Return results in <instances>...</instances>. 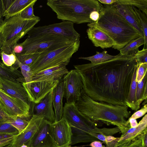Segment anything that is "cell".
<instances>
[{"instance_id": "1", "label": "cell", "mask_w": 147, "mask_h": 147, "mask_svg": "<svg viewBox=\"0 0 147 147\" xmlns=\"http://www.w3.org/2000/svg\"><path fill=\"white\" fill-rule=\"evenodd\" d=\"M138 65L134 55H122L97 64L74 65L81 78L82 90L93 99L126 106L132 78Z\"/></svg>"}, {"instance_id": "2", "label": "cell", "mask_w": 147, "mask_h": 147, "mask_svg": "<svg viewBox=\"0 0 147 147\" xmlns=\"http://www.w3.org/2000/svg\"><path fill=\"white\" fill-rule=\"evenodd\" d=\"M98 20L88 23L104 32L113 40L112 48L119 50L131 40L142 36L128 23L113 5H103Z\"/></svg>"}, {"instance_id": "3", "label": "cell", "mask_w": 147, "mask_h": 147, "mask_svg": "<svg viewBox=\"0 0 147 147\" xmlns=\"http://www.w3.org/2000/svg\"><path fill=\"white\" fill-rule=\"evenodd\" d=\"M75 105L79 111L94 121H101L117 127L122 134L130 127L126 124V119L131 112L127 106L114 105L95 100L81 90L80 97Z\"/></svg>"}, {"instance_id": "4", "label": "cell", "mask_w": 147, "mask_h": 147, "mask_svg": "<svg viewBox=\"0 0 147 147\" xmlns=\"http://www.w3.org/2000/svg\"><path fill=\"white\" fill-rule=\"evenodd\" d=\"M47 4L58 19L77 24L93 22L91 14L100 11L103 6L96 0H48Z\"/></svg>"}, {"instance_id": "5", "label": "cell", "mask_w": 147, "mask_h": 147, "mask_svg": "<svg viewBox=\"0 0 147 147\" xmlns=\"http://www.w3.org/2000/svg\"><path fill=\"white\" fill-rule=\"evenodd\" d=\"M39 17L31 19L22 18L20 13L5 18L0 25V49L5 53H13L15 45L40 20Z\"/></svg>"}, {"instance_id": "6", "label": "cell", "mask_w": 147, "mask_h": 147, "mask_svg": "<svg viewBox=\"0 0 147 147\" xmlns=\"http://www.w3.org/2000/svg\"><path fill=\"white\" fill-rule=\"evenodd\" d=\"M80 40L71 44L40 54L30 67L33 75L44 69L62 65H67L73 55L78 50Z\"/></svg>"}, {"instance_id": "7", "label": "cell", "mask_w": 147, "mask_h": 147, "mask_svg": "<svg viewBox=\"0 0 147 147\" xmlns=\"http://www.w3.org/2000/svg\"><path fill=\"white\" fill-rule=\"evenodd\" d=\"M76 41L57 34H48L35 36H28L24 42L20 43L23 47V50L19 55L40 54L52 51L71 44Z\"/></svg>"}, {"instance_id": "8", "label": "cell", "mask_w": 147, "mask_h": 147, "mask_svg": "<svg viewBox=\"0 0 147 147\" xmlns=\"http://www.w3.org/2000/svg\"><path fill=\"white\" fill-rule=\"evenodd\" d=\"M31 105L22 100L7 94L0 89V109L8 117L31 118Z\"/></svg>"}, {"instance_id": "9", "label": "cell", "mask_w": 147, "mask_h": 147, "mask_svg": "<svg viewBox=\"0 0 147 147\" xmlns=\"http://www.w3.org/2000/svg\"><path fill=\"white\" fill-rule=\"evenodd\" d=\"M48 34L61 35L74 41L80 40V34L75 29L74 24L67 21L34 27L27 34L28 36H35Z\"/></svg>"}, {"instance_id": "10", "label": "cell", "mask_w": 147, "mask_h": 147, "mask_svg": "<svg viewBox=\"0 0 147 147\" xmlns=\"http://www.w3.org/2000/svg\"><path fill=\"white\" fill-rule=\"evenodd\" d=\"M62 117L69 125L90 133L97 127V124L82 114L75 104H65L63 108Z\"/></svg>"}, {"instance_id": "11", "label": "cell", "mask_w": 147, "mask_h": 147, "mask_svg": "<svg viewBox=\"0 0 147 147\" xmlns=\"http://www.w3.org/2000/svg\"><path fill=\"white\" fill-rule=\"evenodd\" d=\"M64 96L68 104H75L80 99L83 84L81 77L77 71L72 69L63 78Z\"/></svg>"}, {"instance_id": "12", "label": "cell", "mask_w": 147, "mask_h": 147, "mask_svg": "<svg viewBox=\"0 0 147 147\" xmlns=\"http://www.w3.org/2000/svg\"><path fill=\"white\" fill-rule=\"evenodd\" d=\"M26 145L28 147H57L53 136L52 123L43 119L37 131Z\"/></svg>"}, {"instance_id": "13", "label": "cell", "mask_w": 147, "mask_h": 147, "mask_svg": "<svg viewBox=\"0 0 147 147\" xmlns=\"http://www.w3.org/2000/svg\"><path fill=\"white\" fill-rule=\"evenodd\" d=\"M61 80L55 81H31L28 84L24 83L22 84L28 93L30 101L37 104L53 90Z\"/></svg>"}, {"instance_id": "14", "label": "cell", "mask_w": 147, "mask_h": 147, "mask_svg": "<svg viewBox=\"0 0 147 147\" xmlns=\"http://www.w3.org/2000/svg\"><path fill=\"white\" fill-rule=\"evenodd\" d=\"M52 90L47 94L39 102H32L30 115H35L53 123L55 122V117L52 101Z\"/></svg>"}, {"instance_id": "15", "label": "cell", "mask_w": 147, "mask_h": 147, "mask_svg": "<svg viewBox=\"0 0 147 147\" xmlns=\"http://www.w3.org/2000/svg\"><path fill=\"white\" fill-rule=\"evenodd\" d=\"M53 136L57 147H70L71 144V126L63 118L52 123Z\"/></svg>"}, {"instance_id": "16", "label": "cell", "mask_w": 147, "mask_h": 147, "mask_svg": "<svg viewBox=\"0 0 147 147\" xmlns=\"http://www.w3.org/2000/svg\"><path fill=\"white\" fill-rule=\"evenodd\" d=\"M43 118L33 115L26 128L16 135L10 143L12 147H20L26 144L32 139L40 127Z\"/></svg>"}, {"instance_id": "17", "label": "cell", "mask_w": 147, "mask_h": 147, "mask_svg": "<svg viewBox=\"0 0 147 147\" xmlns=\"http://www.w3.org/2000/svg\"><path fill=\"white\" fill-rule=\"evenodd\" d=\"M1 89L7 94L31 104L28 95L22 83L0 78Z\"/></svg>"}, {"instance_id": "18", "label": "cell", "mask_w": 147, "mask_h": 147, "mask_svg": "<svg viewBox=\"0 0 147 147\" xmlns=\"http://www.w3.org/2000/svg\"><path fill=\"white\" fill-rule=\"evenodd\" d=\"M66 65H62L49 68L34 74L32 81L60 80L69 71Z\"/></svg>"}, {"instance_id": "19", "label": "cell", "mask_w": 147, "mask_h": 147, "mask_svg": "<svg viewBox=\"0 0 147 147\" xmlns=\"http://www.w3.org/2000/svg\"><path fill=\"white\" fill-rule=\"evenodd\" d=\"M88 38L94 45L102 49L112 47L114 43L107 34L96 28L89 27L86 30Z\"/></svg>"}, {"instance_id": "20", "label": "cell", "mask_w": 147, "mask_h": 147, "mask_svg": "<svg viewBox=\"0 0 147 147\" xmlns=\"http://www.w3.org/2000/svg\"><path fill=\"white\" fill-rule=\"evenodd\" d=\"M147 127V115L146 114L136 127H130L119 138H117V147L130 143L140 135Z\"/></svg>"}, {"instance_id": "21", "label": "cell", "mask_w": 147, "mask_h": 147, "mask_svg": "<svg viewBox=\"0 0 147 147\" xmlns=\"http://www.w3.org/2000/svg\"><path fill=\"white\" fill-rule=\"evenodd\" d=\"M126 21L134 27L141 35L143 32L139 18L133 6L127 5H113Z\"/></svg>"}, {"instance_id": "22", "label": "cell", "mask_w": 147, "mask_h": 147, "mask_svg": "<svg viewBox=\"0 0 147 147\" xmlns=\"http://www.w3.org/2000/svg\"><path fill=\"white\" fill-rule=\"evenodd\" d=\"M63 84L62 78L52 90V101L55 117V122L62 118L63 108V99L64 97Z\"/></svg>"}, {"instance_id": "23", "label": "cell", "mask_w": 147, "mask_h": 147, "mask_svg": "<svg viewBox=\"0 0 147 147\" xmlns=\"http://www.w3.org/2000/svg\"><path fill=\"white\" fill-rule=\"evenodd\" d=\"M5 12L3 17H11L21 12L33 0H2Z\"/></svg>"}, {"instance_id": "24", "label": "cell", "mask_w": 147, "mask_h": 147, "mask_svg": "<svg viewBox=\"0 0 147 147\" xmlns=\"http://www.w3.org/2000/svg\"><path fill=\"white\" fill-rule=\"evenodd\" d=\"M0 78L20 82H25L21 71L8 67L0 61Z\"/></svg>"}, {"instance_id": "25", "label": "cell", "mask_w": 147, "mask_h": 147, "mask_svg": "<svg viewBox=\"0 0 147 147\" xmlns=\"http://www.w3.org/2000/svg\"><path fill=\"white\" fill-rule=\"evenodd\" d=\"M71 127L72 136L71 146L79 143H88L99 140L92 136L91 133H87L75 127L71 126Z\"/></svg>"}, {"instance_id": "26", "label": "cell", "mask_w": 147, "mask_h": 147, "mask_svg": "<svg viewBox=\"0 0 147 147\" xmlns=\"http://www.w3.org/2000/svg\"><path fill=\"white\" fill-rule=\"evenodd\" d=\"M144 41L143 36L133 40L123 48L120 49L119 54L122 55H135L139 51V47L144 45Z\"/></svg>"}, {"instance_id": "27", "label": "cell", "mask_w": 147, "mask_h": 147, "mask_svg": "<svg viewBox=\"0 0 147 147\" xmlns=\"http://www.w3.org/2000/svg\"><path fill=\"white\" fill-rule=\"evenodd\" d=\"M137 68V67L134 71L132 78L126 102V106L135 111H137L140 108L138 106L136 98V93L137 84L136 80Z\"/></svg>"}, {"instance_id": "28", "label": "cell", "mask_w": 147, "mask_h": 147, "mask_svg": "<svg viewBox=\"0 0 147 147\" xmlns=\"http://www.w3.org/2000/svg\"><path fill=\"white\" fill-rule=\"evenodd\" d=\"M147 98V73L140 82H138L136 98L138 106L140 108L142 102Z\"/></svg>"}, {"instance_id": "29", "label": "cell", "mask_w": 147, "mask_h": 147, "mask_svg": "<svg viewBox=\"0 0 147 147\" xmlns=\"http://www.w3.org/2000/svg\"><path fill=\"white\" fill-rule=\"evenodd\" d=\"M117 55H109L107 53V51H105L102 52L96 51V54L92 56L85 57H80L78 59L89 61L93 64H97L112 59L115 57Z\"/></svg>"}, {"instance_id": "30", "label": "cell", "mask_w": 147, "mask_h": 147, "mask_svg": "<svg viewBox=\"0 0 147 147\" xmlns=\"http://www.w3.org/2000/svg\"><path fill=\"white\" fill-rule=\"evenodd\" d=\"M114 4L137 7L147 16V0H117Z\"/></svg>"}, {"instance_id": "31", "label": "cell", "mask_w": 147, "mask_h": 147, "mask_svg": "<svg viewBox=\"0 0 147 147\" xmlns=\"http://www.w3.org/2000/svg\"><path fill=\"white\" fill-rule=\"evenodd\" d=\"M133 7L140 22L144 41L143 49H147V16L136 7Z\"/></svg>"}, {"instance_id": "32", "label": "cell", "mask_w": 147, "mask_h": 147, "mask_svg": "<svg viewBox=\"0 0 147 147\" xmlns=\"http://www.w3.org/2000/svg\"><path fill=\"white\" fill-rule=\"evenodd\" d=\"M31 118L22 117H13L11 118L8 122L16 128L18 130L19 134H20L28 125Z\"/></svg>"}, {"instance_id": "33", "label": "cell", "mask_w": 147, "mask_h": 147, "mask_svg": "<svg viewBox=\"0 0 147 147\" xmlns=\"http://www.w3.org/2000/svg\"><path fill=\"white\" fill-rule=\"evenodd\" d=\"M93 136L99 140L103 141L106 145V147H117V138L113 136H105L102 134L91 133Z\"/></svg>"}, {"instance_id": "34", "label": "cell", "mask_w": 147, "mask_h": 147, "mask_svg": "<svg viewBox=\"0 0 147 147\" xmlns=\"http://www.w3.org/2000/svg\"><path fill=\"white\" fill-rule=\"evenodd\" d=\"M19 134L18 130L7 121H0V135H16Z\"/></svg>"}, {"instance_id": "35", "label": "cell", "mask_w": 147, "mask_h": 147, "mask_svg": "<svg viewBox=\"0 0 147 147\" xmlns=\"http://www.w3.org/2000/svg\"><path fill=\"white\" fill-rule=\"evenodd\" d=\"M37 0H33L30 4L26 7L20 13L21 17L25 19H31L35 18L34 13L33 6Z\"/></svg>"}, {"instance_id": "36", "label": "cell", "mask_w": 147, "mask_h": 147, "mask_svg": "<svg viewBox=\"0 0 147 147\" xmlns=\"http://www.w3.org/2000/svg\"><path fill=\"white\" fill-rule=\"evenodd\" d=\"M22 74L26 84H29L32 81L33 74L32 69L29 65L21 64L19 66Z\"/></svg>"}, {"instance_id": "37", "label": "cell", "mask_w": 147, "mask_h": 147, "mask_svg": "<svg viewBox=\"0 0 147 147\" xmlns=\"http://www.w3.org/2000/svg\"><path fill=\"white\" fill-rule=\"evenodd\" d=\"M0 56L1 57L2 63L9 67L12 66L15 63L17 59L16 56L14 53L7 54L1 50Z\"/></svg>"}, {"instance_id": "38", "label": "cell", "mask_w": 147, "mask_h": 147, "mask_svg": "<svg viewBox=\"0 0 147 147\" xmlns=\"http://www.w3.org/2000/svg\"><path fill=\"white\" fill-rule=\"evenodd\" d=\"M120 131V130L117 127L111 128L105 127L99 128L97 127L93 129L92 133L101 134L105 136H112Z\"/></svg>"}, {"instance_id": "39", "label": "cell", "mask_w": 147, "mask_h": 147, "mask_svg": "<svg viewBox=\"0 0 147 147\" xmlns=\"http://www.w3.org/2000/svg\"><path fill=\"white\" fill-rule=\"evenodd\" d=\"M147 63L138 64L136 73V81L138 83L142 80L147 73Z\"/></svg>"}, {"instance_id": "40", "label": "cell", "mask_w": 147, "mask_h": 147, "mask_svg": "<svg viewBox=\"0 0 147 147\" xmlns=\"http://www.w3.org/2000/svg\"><path fill=\"white\" fill-rule=\"evenodd\" d=\"M134 55L138 64L147 63V49L139 50Z\"/></svg>"}, {"instance_id": "41", "label": "cell", "mask_w": 147, "mask_h": 147, "mask_svg": "<svg viewBox=\"0 0 147 147\" xmlns=\"http://www.w3.org/2000/svg\"><path fill=\"white\" fill-rule=\"evenodd\" d=\"M16 135H11L7 137H1L0 138V147H4L10 144Z\"/></svg>"}, {"instance_id": "42", "label": "cell", "mask_w": 147, "mask_h": 147, "mask_svg": "<svg viewBox=\"0 0 147 147\" xmlns=\"http://www.w3.org/2000/svg\"><path fill=\"white\" fill-rule=\"evenodd\" d=\"M147 112V104L144 105L143 108L134 113L129 118L135 119H138L144 115Z\"/></svg>"}, {"instance_id": "43", "label": "cell", "mask_w": 147, "mask_h": 147, "mask_svg": "<svg viewBox=\"0 0 147 147\" xmlns=\"http://www.w3.org/2000/svg\"><path fill=\"white\" fill-rule=\"evenodd\" d=\"M118 147H142V141L140 139L137 137L129 144Z\"/></svg>"}, {"instance_id": "44", "label": "cell", "mask_w": 147, "mask_h": 147, "mask_svg": "<svg viewBox=\"0 0 147 147\" xmlns=\"http://www.w3.org/2000/svg\"><path fill=\"white\" fill-rule=\"evenodd\" d=\"M137 137L141 139L142 147H147V129L144 130Z\"/></svg>"}, {"instance_id": "45", "label": "cell", "mask_w": 147, "mask_h": 147, "mask_svg": "<svg viewBox=\"0 0 147 147\" xmlns=\"http://www.w3.org/2000/svg\"><path fill=\"white\" fill-rule=\"evenodd\" d=\"M23 50L22 46L20 44L17 43L15 45L13 49V53H14L16 56L20 55L22 52Z\"/></svg>"}, {"instance_id": "46", "label": "cell", "mask_w": 147, "mask_h": 147, "mask_svg": "<svg viewBox=\"0 0 147 147\" xmlns=\"http://www.w3.org/2000/svg\"><path fill=\"white\" fill-rule=\"evenodd\" d=\"M130 124V127L131 128H133L136 127L138 125L136 119L133 118H129L127 121L126 124L127 125H129Z\"/></svg>"}, {"instance_id": "47", "label": "cell", "mask_w": 147, "mask_h": 147, "mask_svg": "<svg viewBox=\"0 0 147 147\" xmlns=\"http://www.w3.org/2000/svg\"><path fill=\"white\" fill-rule=\"evenodd\" d=\"M11 118L8 117L0 109V121L9 122Z\"/></svg>"}, {"instance_id": "48", "label": "cell", "mask_w": 147, "mask_h": 147, "mask_svg": "<svg viewBox=\"0 0 147 147\" xmlns=\"http://www.w3.org/2000/svg\"><path fill=\"white\" fill-rule=\"evenodd\" d=\"M100 3L104 5H111L115 3L117 0H98Z\"/></svg>"}, {"instance_id": "49", "label": "cell", "mask_w": 147, "mask_h": 147, "mask_svg": "<svg viewBox=\"0 0 147 147\" xmlns=\"http://www.w3.org/2000/svg\"><path fill=\"white\" fill-rule=\"evenodd\" d=\"M102 143L99 141H93L89 145L91 147H102Z\"/></svg>"}, {"instance_id": "50", "label": "cell", "mask_w": 147, "mask_h": 147, "mask_svg": "<svg viewBox=\"0 0 147 147\" xmlns=\"http://www.w3.org/2000/svg\"><path fill=\"white\" fill-rule=\"evenodd\" d=\"M5 11L3 1L0 0V17H3Z\"/></svg>"}, {"instance_id": "51", "label": "cell", "mask_w": 147, "mask_h": 147, "mask_svg": "<svg viewBox=\"0 0 147 147\" xmlns=\"http://www.w3.org/2000/svg\"><path fill=\"white\" fill-rule=\"evenodd\" d=\"M3 21V18H2V17H0V25H1Z\"/></svg>"}, {"instance_id": "52", "label": "cell", "mask_w": 147, "mask_h": 147, "mask_svg": "<svg viewBox=\"0 0 147 147\" xmlns=\"http://www.w3.org/2000/svg\"><path fill=\"white\" fill-rule=\"evenodd\" d=\"M20 147H28V146L25 144H23Z\"/></svg>"}, {"instance_id": "53", "label": "cell", "mask_w": 147, "mask_h": 147, "mask_svg": "<svg viewBox=\"0 0 147 147\" xmlns=\"http://www.w3.org/2000/svg\"><path fill=\"white\" fill-rule=\"evenodd\" d=\"M6 147H12L11 144H10L9 145H7Z\"/></svg>"}, {"instance_id": "54", "label": "cell", "mask_w": 147, "mask_h": 147, "mask_svg": "<svg viewBox=\"0 0 147 147\" xmlns=\"http://www.w3.org/2000/svg\"><path fill=\"white\" fill-rule=\"evenodd\" d=\"M1 88H2L1 85V82H0V89H1Z\"/></svg>"}, {"instance_id": "55", "label": "cell", "mask_w": 147, "mask_h": 147, "mask_svg": "<svg viewBox=\"0 0 147 147\" xmlns=\"http://www.w3.org/2000/svg\"><path fill=\"white\" fill-rule=\"evenodd\" d=\"M102 147H106L104 145H102Z\"/></svg>"}]
</instances>
